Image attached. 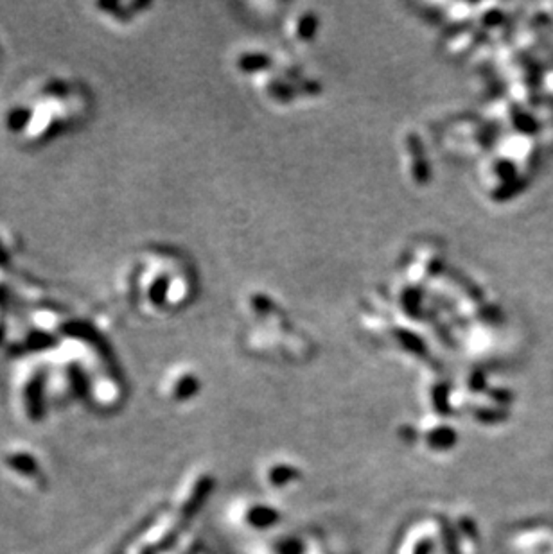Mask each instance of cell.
Returning a JSON list of instances; mask_svg holds the SVG:
<instances>
[{
  "label": "cell",
  "mask_w": 553,
  "mask_h": 554,
  "mask_svg": "<svg viewBox=\"0 0 553 554\" xmlns=\"http://www.w3.org/2000/svg\"><path fill=\"white\" fill-rule=\"evenodd\" d=\"M29 121H31V112L26 108H17L10 113L8 126H10L11 131H20L28 126Z\"/></svg>",
  "instance_id": "cell-1"
},
{
  "label": "cell",
  "mask_w": 553,
  "mask_h": 554,
  "mask_svg": "<svg viewBox=\"0 0 553 554\" xmlns=\"http://www.w3.org/2000/svg\"><path fill=\"white\" fill-rule=\"evenodd\" d=\"M165 280H160V282H157V284L153 285V289H151V300H153V303H162V298L163 294H165Z\"/></svg>",
  "instance_id": "cell-2"
},
{
  "label": "cell",
  "mask_w": 553,
  "mask_h": 554,
  "mask_svg": "<svg viewBox=\"0 0 553 554\" xmlns=\"http://www.w3.org/2000/svg\"><path fill=\"white\" fill-rule=\"evenodd\" d=\"M46 94H59V95L67 94V85H65V83H54V85H50L49 88H46Z\"/></svg>",
  "instance_id": "cell-3"
}]
</instances>
